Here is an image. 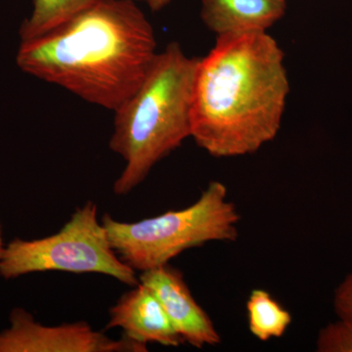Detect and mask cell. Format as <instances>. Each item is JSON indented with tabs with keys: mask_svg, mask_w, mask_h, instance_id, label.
Masks as SVG:
<instances>
[{
	"mask_svg": "<svg viewBox=\"0 0 352 352\" xmlns=\"http://www.w3.org/2000/svg\"><path fill=\"white\" fill-rule=\"evenodd\" d=\"M48 271L96 273L127 286L139 284L136 271L113 250L92 201L76 208L71 219L53 235L34 240L15 238L6 245L0 258V276L6 280Z\"/></svg>",
	"mask_w": 352,
	"mask_h": 352,
	"instance_id": "obj_5",
	"label": "cell"
},
{
	"mask_svg": "<svg viewBox=\"0 0 352 352\" xmlns=\"http://www.w3.org/2000/svg\"><path fill=\"white\" fill-rule=\"evenodd\" d=\"M318 352H352V322L339 318L321 329L316 340Z\"/></svg>",
	"mask_w": 352,
	"mask_h": 352,
	"instance_id": "obj_12",
	"label": "cell"
},
{
	"mask_svg": "<svg viewBox=\"0 0 352 352\" xmlns=\"http://www.w3.org/2000/svg\"><path fill=\"white\" fill-rule=\"evenodd\" d=\"M104 0H34L31 16L21 25V41L51 31Z\"/></svg>",
	"mask_w": 352,
	"mask_h": 352,
	"instance_id": "obj_11",
	"label": "cell"
},
{
	"mask_svg": "<svg viewBox=\"0 0 352 352\" xmlns=\"http://www.w3.org/2000/svg\"><path fill=\"white\" fill-rule=\"evenodd\" d=\"M200 58L170 43L154 61L138 90L115 111L109 147L124 160L113 193L124 196L153 168L191 138L192 100Z\"/></svg>",
	"mask_w": 352,
	"mask_h": 352,
	"instance_id": "obj_3",
	"label": "cell"
},
{
	"mask_svg": "<svg viewBox=\"0 0 352 352\" xmlns=\"http://www.w3.org/2000/svg\"><path fill=\"white\" fill-rule=\"evenodd\" d=\"M240 214L228 200L226 185L212 182L189 207L136 222L104 214L102 223L120 258L135 271L170 263L186 250L208 242L237 240Z\"/></svg>",
	"mask_w": 352,
	"mask_h": 352,
	"instance_id": "obj_4",
	"label": "cell"
},
{
	"mask_svg": "<svg viewBox=\"0 0 352 352\" xmlns=\"http://www.w3.org/2000/svg\"><path fill=\"white\" fill-rule=\"evenodd\" d=\"M10 326L0 331V352H146L147 346L122 337L109 338L87 322L43 325L24 308L9 315Z\"/></svg>",
	"mask_w": 352,
	"mask_h": 352,
	"instance_id": "obj_6",
	"label": "cell"
},
{
	"mask_svg": "<svg viewBox=\"0 0 352 352\" xmlns=\"http://www.w3.org/2000/svg\"><path fill=\"white\" fill-rule=\"evenodd\" d=\"M289 94L283 50L267 32L220 36L199 61L191 138L215 157L256 153L276 138Z\"/></svg>",
	"mask_w": 352,
	"mask_h": 352,
	"instance_id": "obj_2",
	"label": "cell"
},
{
	"mask_svg": "<svg viewBox=\"0 0 352 352\" xmlns=\"http://www.w3.org/2000/svg\"><path fill=\"white\" fill-rule=\"evenodd\" d=\"M139 283L152 289L183 342L196 349L217 346L219 331L192 296L182 271L170 263L141 272Z\"/></svg>",
	"mask_w": 352,
	"mask_h": 352,
	"instance_id": "obj_7",
	"label": "cell"
},
{
	"mask_svg": "<svg viewBox=\"0 0 352 352\" xmlns=\"http://www.w3.org/2000/svg\"><path fill=\"white\" fill-rule=\"evenodd\" d=\"M250 332L261 342L283 337L292 324V314L267 291L252 289L247 302Z\"/></svg>",
	"mask_w": 352,
	"mask_h": 352,
	"instance_id": "obj_10",
	"label": "cell"
},
{
	"mask_svg": "<svg viewBox=\"0 0 352 352\" xmlns=\"http://www.w3.org/2000/svg\"><path fill=\"white\" fill-rule=\"evenodd\" d=\"M151 23L134 0H104L36 38L21 41L28 75L115 112L138 90L156 57Z\"/></svg>",
	"mask_w": 352,
	"mask_h": 352,
	"instance_id": "obj_1",
	"label": "cell"
},
{
	"mask_svg": "<svg viewBox=\"0 0 352 352\" xmlns=\"http://www.w3.org/2000/svg\"><path fill=\"white\" fill-rule=\"evenodd\" d=\"M4 249H6V245H4L3 236H2L1 224H0V258H1Z\"/></svg>",
	"mask_w": 352,
	"mask_h": 352,
	"instance_id": "obj_15",
	"label": "cell"
},
{
	"mask_svg": "<svg viewBox=\"0 0 352 352\" xmlns=\"http://www.w3.org/2000/svg\"><path fill=\"white\" fill-rule=\"evenodd\" d=\"M333 308L339 318L352 322V272L336 289Z\"/></svg>",
	"mask_w": 352,
	"mask_h": 352,
	"instance_id": "obj_13",
	"label": "cell"
},
{
	"mask_svg": "<svg viewBox=\"0 0 352 352\" xmlns=\"http://www.w3.org/2000/svg\"><path fill=\"white\" fill-rule=\"evenodd\" d=\"M107 329L120 328L122 337L147 346L184 344L151 289L139 283L124 294L109 310Z\"/></svg>",
	"mask_w": 352,
	"mask_h": 352,
	"instance_id": "obj_8",
	"label": "cell"
},
{
	"mask_svg": "<svg viewBox=\"0 0 352 352\" xmlns=\"http://www.w3.org/2000/svg\"><path fill=\"white\" fill-rule=\"evenodd\" d=\"M286 11V0H201V19L217 38L267 32Z\"/></svg>",
	"mask_w": 352,
	"mask_h": 352,
	"instance_id": "obj_9",
	"label": "cell"
},
{
	"mask_svg": "<svg viewBox=\"0 0 352 352\" xmlns=\"http://www.w3.org/2000/svg\"><path fill=\"white\" fill-rule=\"evenodd\" d=\"M138 1L143 2L153 11H159L168 6L171 0H138Z\"/></svg>",
	"mask_w": 352,
	"mask_h": 352,
	"instance_id": "obj_14",
	"label": "cell"
}]
</instances>
